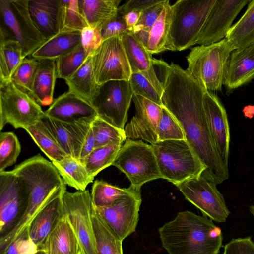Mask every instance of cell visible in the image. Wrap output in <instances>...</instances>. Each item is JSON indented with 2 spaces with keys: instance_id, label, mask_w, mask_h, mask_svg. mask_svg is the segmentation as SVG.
<instances>
[{
  "instance_id": "1",
  "label": "cell",
  "mask_w": 254,
  "mask_h": 254,
  "mask_svg": "<svg viewBox=\"0 0 254 254\" xmlns=\"http://www.w3.org/2000/svg\"><path fill=\"white\" fill-rule=\"evenodd\" d=\"M162 80V106L181 126L186 140L206 166L202 175L216 185L229 177L226 167L215 147L204 106L205 90L186 71L173 63L156 60Z\"/></svg>"
},
{
  "instance_id": "2",
  "label": "cell",
  "mask_w": 254,
  "mask_h": 254,
  "mask_svg": "<svg viewBox=\"0 0 254 254\" xmlns=\"http://www.w3.org/2000/svg\"><path fill=\"white\" fill-rule=\"evenodd\" d=\"M20 178L29 193L27 208L17 224L0 237V250H5L13 241L27 231L34 218L46 204L66 184L52 162L40 154L31 157L12 170Z\"/></svg>"
},
{
  "instance_id": "3",
  "label": "cell",
  "mask_w": 254,
  "mask_h": 254,
  "mask_svg": "<svg viewBox=\"0 0 254 254\" xmlns=\"http://www.w3.org/2000/svg\"><path fill=\"white\" fill-rule=\"evenodd\" d=\"M158 233L168 254H218L224 247L221 228L208 217L189 210L179 212Z\"/></svg>"
},
{
  "instance_id": "4",
  "label": "cell",
  "mask_w": 254,
  "mask_h": 254,
  "mask_svg": "<svg viewBox=\"0 0 254 254\" xmlns=\"http://www.w3.org/2000/svg\"><path fill=\"white\" fill-rule=\"evenodd\" d=\"M234 49L226 38L191 49L186 71L207 91H221L229 58Z\"/></svg>"
},
{
  "instance_id": "5",
  "label": "cell",
  "mask_w": 254,
  "mask_h": 254,
  "mask_svg": "<svg viewBox=\"0 0 254 254\" xmlns=\"http://www.w3.org/2000/svg\"><path fill=\"white\" fill-rule=\"evenodd\" d=\"M152 146L162 179L176 186L206 170L186 140L157 141Z\"/></svg>"
},
{
  "instance_id": "6",
  "label": "cell",
  "mask_w": 254,
  "mask_h": 254,
  "mask_svg": "<svg viewBox=\"0 0 254 254\" xmlns=\"http://www.w3.org/2000/svg\"><path fill=\"white\" fill-rule=\"evenodd\" d=\"M216 0H179L171 5L170 38L175 51L196 44Z\"/></svg>"
},
{
  "instance_id": "7",
  "label": "cell",
  "mask_w": 254,
  "mask_h": 254,
  "mask_svg": "<svg viewBox=\"0 0 254 254\" xmlns=\"http://www.w3.org/2000/svg\"><path fill=\"white\" fill-rule=\"evenodd\" d=\"M28 4V0H0V37L17 41L24 58L46 41L33 23Z\"/></svg>"
},
{
  "instance_id": "8",
  "label": "cell",
  "mask_w": 254,
  "mask_h": 254,
  "mask_svg": "<svg viewBox=\"0 0 254 254\" xmlns=\"http://www.w3.org/2000/svg\"><path fill=\"white\" fill-rule=\"evenodd\" d=\"M112 165L123 172L138 189L146 182L162 178L151 145L140 140L126 139Z\"/></svg>"
},
{
  "instance_id": "9",
  "label": "cell",
  "mask_w": 254,
  "mask_h": 254,
  "mask_svg": "<svg viewBox=\"0 0 254 254\" xmlns=\"http://www.w3.org/2000/svg\"><path fill=\"white\" fill-rule=\"evenodd\" d=\"M45 115L35 100L11 80L0 83V129L9 124L24 129L41 121Z\"/></svg>"
},
{
  "instance_id": "10",
  "label": "cell",
  "mask_w": 254,
  "mask_h": 254,
  "mask_svg": "<svg viewBox=\"0 0 254 254\" xmlns=\"http://www.w3.org/2000/svg\"><path fill=\"white\" fill-rule=\"evenodd\" d=\"M133 95L129 80H111L99 85L91 104L98 117L124 130Z\"/></svg>"
},
{
  "instance_id": "11",
  "label": "cell",
  "mask_w": 254,
  "mask_h": 254,
  "mask_svg": "<svg viewBox=\"0 0 254 254\" xmlns=\"http://www.w3.org/2000/svg\"><path fill=\"white\" fill-rule=\"evenodd\" d=\"M64 211L78 240L82 254H96L92 214L94 208L91 193L86 190L63 196Z\"/></svg>"
},
{
  "instance_id": "12",
  "label": "cell",
  "mask_w": 254,
  "mask_h": 254,
  "mask_svg": "<svg viewBox=\"0 0 254 254\" xmlns=\"http://www.w3.org/2000/svg\"><path fill=\"white\" fill-rule=\"evenodd\" d=\"M97 83L111 80H129L132 72L121 36L103 40L91 54Z\"/></svg>"
},
{
  "instance_id": "13",
  "label": "cell",
  "mask_w": 254,
  "mask_h": 254,
  "mask_svg": "<svg viewBox=\"0 0 254 254\" xmlns=\"http://www.w3.org/2000/svg\"><path fill=\"white\" fill-rule=\"evenodd\" d=\"M29 193L13 170L0 172V237L10 231L24 214Z\"/></svg>"
},
{
  "instance_id": "14",
  "label": "cell",
  "mask_w": 254,
  "mask_h": 254,
  "mask_svg": "<svg viewBox=\"0 0 254 254\" xmlns=\"http://www.w3.org/2000/svg\"><path fill=\"white\" fill-rule=\"evenodd\" d=\"M177 187L203 216L217 223L226 221L230 211L214 182L201 175L186 180Z\"/></svg>"
},
{
  "instance_id": "15",
  "label": "cell",
  "mask_w": 254,
  "mask_h": 254,
  "mask_svg": "<svg viewBox=\"0 0 254 254\" xmlns=\"http://www.w3.org/2000/svg\"><path fill=\"white\" fill-rule=\"evenodd\" d=\"M128 192L111 205L95 208L110 227L123 241L134 233L139 219L142 199L140 189L130 185Z\"/></svg>"
},
{
  "instance_id": "16",
  "label": "cell",
  "mask_w": 254,
  "mask_h": 254,
  "mask_svg": "<svg viewBox=\"0 0 254 254\" xmlns=\"http://www.w3.org/2000/svg\"><path fill=\"white\" fill-rule=\"evenodd\" d=\"M250 0H216L200 32L196 44L209 45L225 38L232 23Z\"/></svg>"
},
{
  "instance_id": "17",
  "label": "cell",
  "mask_w": 254,
  "mask_h": 254,
  "mask_svg": "<svg viewBox=\"0 0 254 254\" xmlns=\"http://www.w3.org/2000/svg\"><path fill=\"white\" fill-rule=\"evenodd\" d=\"M132 99L135 113L124 129L126 137L145 141L152 145L158 141L157 131L162 106L137 95H133Z\"/></svg>"
},
{
  "instance_id": "18",
  "label": "cell",
  "mask_w": 254,
  "mask_h": 254,
  "mask_svg": "<svg viewBox=\"0 0 254 254\" xmlns=\"http://www.w3.org/2000/svg\"><path fill=\"white\" fill-rule=\"evenodd\" d=\"M203 106L215 147L224 166L228 168L230 133L226 109L215 94L207 91L203 96Z\"/></svg>"
},
{
  "instance_id": "19",
  "label": "cell",
  "mask_w": 254,
  "mask_h": 254,
  "mask_svg": "<svg viewBox=\"0 0 254 254\" xmlns=\"http://www.w3.org/2000/svg\"><path fill=\"white\" fill-rule=\"evenodd\" d=\"M41 122L68 156L79 160L81 151L93 122L66 123L47 116Z\"/></svg>"
},
{
  "instance_id": "20",
  "label": "cell",
  "mask_w": 254,
  "mask_h": 254,
  "mask_svg": "<svg viewBox=\"0 0 254 254\" xmlns=\"http://www.w3.org/2000/svg\"><path fill=\"white\" fill-rule=\"evenodd\" d=\"M45 114L66 123L93 122L98 117L91 103L68 91L54 100Z\"/></svg>"
},
{
  "instance_id": "21",
  "label": "cell",
  "mask_w": 254,
  "mask_h": 254,
  "mask_svg": "<svg viewBox=\"0 0 254 254\" xmlns=\"http://www.w3.org/2000/svg\"><path fill=\"white\" fill-rule=\"evenodd\" d=\"M121 39L132 73L142 74L162 96L163 84L155 72L152 55L133 32H125L121 35Z\"/></svg>"
},
{
  "instance_id": "22",
  "label": "cell",
  "mask_w": 254,
  "mask_h": 254,
  "mask_svg": "<svg viewBox=\"0 0 254 254\" xmlns=\"http://www.w3.org/2000/svg\"><path fill=\"white\" fill-rule=\"evenodd\" d=\"M254 78V43L234 50L229 58L224 85L227 95Z\"/></svg>"
},
{
  "instance_id": "23",
  "label": "cell",
  "mask_w": 254,
  "mask_h": 254,
  "mask_svg": "<svg viewBox=\"0 0 254 254\" xmlns=\"http://www.w3.org/2000/svg\"><path fill=\"white\" fill-rule=\"evenodd\" d=\"M28 6L34 24L46 40L61 31V0H28Z\"/></svg>"
},
{
  "instance_id": "24",
  "label": "cell",
  "mask_w": 254,
  "mask_h": 254,
  "mask_svg": "<svg viewBox=\"0 0 254 254\" xmlns=\"http://www.w3.org/2000/svg\"><path fill=\"white\" fill-rule=\"evenodd\" d=\"M38 250L47 254H82L78 240L66 215L64 213Z\"/></svg>"
},
{
  "instance_id": "25",
  "label": "cell",
  "mask_w": 254,
  "mask_h": 254,
  "mask_svg": "<svg viewBox=\"0 0 254 254\" xmlns=\"http://www.w3.org/2000/svg\"><path fill=\"white\" fill-rule=\"evenodd\" d=\"M66 190L65 188L53 197L31 222L28 235L37 246L45 240L63 215V196Z\"/></svg>"
},
{
  "instance_id": "26",
  "label": "cell",
  "mask_w": 254,
  "mask_h": 254,
  "mask_svg": "<svg viewBox=\"0 0 254 254\" xmlns=\"http://www.w3.org/2000/svg\"><path fill=\"white\" fill-rule=\"evenodd\" d=\"M38 61L30 96L40 106L50 105L53 102L56 81V60Z\"/></svg>"
},
{
  "instance_id": "27",
  "label": "cell",
  "mask_w": 254,
  "mask_h": 254,
  "mask_svg": "<svg viewBox=\"0 0 254 254\" xmlns=\"http://www.w3.org/2000/svg\"><path fill=\"white\" fill-rule=\"evenodd\" d=\"M81 31L63 30L45 41L31 55L37 60H56L72 51L81 44Z\"/></svg>"
},
{
  "instance_id": "28",
  "label": "cell",
  "mask_w": 254,
  "mask_h": 254,
  "mask_svg": "<svg viewBox=\"0 0 254 254\" xmlns=\"http://www.w3.org/2000/svg\"><path fill=\"white\" fill-rule=\"evenodd\" d=\"M121 2V0H78V5L87 25L102 29L117 17Z\"/></svg>"
},
{
  "instance_id": "29",
  "label": "cell",
  "mask_w": 254,
  "mask_h": 254,
  "mask_svg": "<svg viewBox=\"0 0 254 254\" xmlns=\"http://www.w3.org/2000/svg\"><path fill=\"white\" fill-rule=\"evenodd\" d=\"M172 17L171 5L169 0H166L160 15L149 32L144 46L151 55L166 50L175 51L170 38Z\"/></svg>"
},
{
  "instance_id": "30",
  "label": "cell",
  "mask_w": 254,
  "mask_h": 254,
  "mask_svg": "<svg viewBox=\"0 0 254 254\" xmlns=\"http://www.w3.org/2000/svg\"><path fill=\"white\" fill-rule=\"evenodd\" d=\"M65 81L68 91L91 104L98 93L99 85L96 81L91 54L78 69Z\"/></svg>"
},
{
  "instance_id": "31",
  "label": "cell",
  "mask_w": 254,
  "mask_h": 254,
  "mask_svg": "<svg viewBox=\"0 0 254 254\" xmlns=\"http://www.w3.org/2000/svg\"><path fill=\"white\" fill-rule=\"evenodd\" d=\"M96 254H123V241L94 208L92 214Z\"/></svg>"
},
{
  "instance_id": "32",
  "label": "cell",
  "mask_w": 254,
  "mask_h": 254,
  "mask_svg": "<svg viewBox=\"0 0 254 254\" xmlns=\"http://www.w3.org/2000/svg\"><path fill=\"white\" fill-rule=\"evenodd\" d=\"M52 163L64 183L77 190H86L87 186L94 179L83 163L71 156H68L61 161Z\"/></svg>"
},
{
  "instance_id": "33",
  "label": "cell",
  "mask_w": 254,
  "mask_h": 254,
  "mask_svg": "<svg viewBox=\"0 0 254 254\" xmlns=\"http://www.w3.org/2000/svg\"><path fill=\"white\" fill-rule=\"evenodd\" d=\"M225 38L234 50L254 43V0L248 3L241 18L230 28Z\"/></svg>"
},
{
  "instance_id": "34",
  "label": "cell",
  "mask_w": 254,
  "mask_h": 254,
  "mask_svg": "<svg viewBox=\"0 0 254 254\" xmlns=\"http://www.w3.org/2000/svg\"><path fill=\"white\" fill-rule=\"evenodd\" d=\"M24 58L22 47L17 41L0 37V83L10 80Z\"/></svg>"
},
{
  "instance_id": "35",
  "label": "cell",
  "mask_w": 254,
  "mask_h": 254,
  "mask_svg": "<svg viewBox=\"0 0 254 254\" xmlns=\"http://www.w3.org/2000/svg\"><path fill=\"white\" fill-rule=\"evenodd\" d=\"M25 130L52 162L61 161L68 156L41 121Z\"/></svg>"
},
{
  "instance_id": "36",
  "label": "cell",
  "mask_w": 254,
  "mask_h": 254,
  "mask_svg": "<svg viewBox=\"0 0 254 254\" xmlns=\"http://www.w3.org/2000/svg\"><path fill=\"white\" fill-rule=\"evenodd\" d=\"M122 144H110L95 148L83 160V163L93 178L102 170L112 165Z\"/></svg>"
},
{
  "instance_id": "37",
  "label": "cell",
  "mask_w": 254,
  "mask_h": 254,
  "mask_svg": "<svg viewBox=\"0 0 254 254\" xmlns=\"http://www.w3.org/2000/svg\"><path fill=\"white\" fill-rule=\"evenodd\" d=\"M130 190L120 188L102 180H96L93 183L91 196L94 206L96 208L111 205Z\"/></svg>"
},
{
  "instance_id": "38",
  "label": "cell",
  "mask_w": 254,
  "mask_h": 254,
  "mask_svg": "<svg viewBox=\"0 0 254 254\" xmlns=\"http://www.w3.org/2000/svg\"><path fill=\"white\" fill-rule=\"evenodd\" d=\"M92 129L96 140V148L110 144H122L126 140L124 130L120 129L97 117L92 122Z\"/></svg>"
},
{
  "instance_id": "39",
  "label": "cell",
  "mask_w": 254,
  "mask_h": 254,
  "mask_svg": "<svg viewBox=\"0 0 254 254\" xmlns=\"http://www.w3.org/2000/svg\"><path fill=\"white\" fill-rule=\"evenodd\" d=\"M89 55L81 44L72 51L56 59L57 78L65 80L70 77L82 65Z\"/></svg>"
},
{
  "instance_id": "40",
  "label": "cell",
  "mask_w": 254,
  "mask_h": 254,
  "mask_svg": "<svg viewBox=\"0 0 254 254\" xmlns=\"http://www.w3.org/2000/svg\"><path fill=\"white\" fill-rule=\"evenodd\" d=\"M21 151V145L16 135L12 132L0 133V172L13 165Z\"/></svg>"
},
{
  "instance_id": "41",
  "label": "cell",
  "mask_w": 254,
  "mask_h": 254,
  "mask_svg": "<svg viewBox=\"0 0 254 254\" xmlns=\"http://www.w3.org/2000/svg\"><path fill=\"white\" fill-rule=\"evenodd\" d=\"M165 1L161 0L141 12L138 22L133 29L132 32L144 46L147 42L149 32L160 15Z\"/></svg>"
},
{
  "instance_id": "42",
  "label": "cell",
  "mask_w": 254,
  "mask_h": 254,
  "mask_svg": "<svg viewBox=\"0 0 254 254\" xmlns=\"http://www.w3.org/2000/svg\"><path fill=\"white\" fill-rule=\"evenodd\" d=\"M62 7L61 30L81 31L87 26L80 13L78 0H61Z\"/></svg>"
},
{
  "instance_id": "43",
  "label": "cell",
  "mask_w": 254,
  "mask_h": 254,
  "mask_svg": "<svg viewBox=\"0 0 254 254\" xmlns=\"http://www.w3.org/2000/svg\"><path fill=\"white\" fill-rule=\"evenodd\" d=\"M38 61L31 57L25 58L13 72L10 80L20 90L31 93L32 85Z\"/></svg>"
},
{
  "instance_id": "44",
  "label": "cell",
  "mask_w": 254,
  "mask_h": 254,
  "mask_svg": "<svg viewBox=\"0 0 254 254\" xmlns=\"http://www.w3.org/2000/svg\"><path fill=\"white\" fill-rule=\"evenodd\" d=\"M158 141L186 140L183 129L171 113L162 106L158 127Z\"/></svg>"
},
{
  "instance_id": "45",
  "label": "cell",
  "mask_w": 254,
  "mask_h": 254,
  "mask_svg": "<svg viewBox=\"0 0 254 254\" xmlns=\"http://www.w3.org/2000/svg\"><path fill=\"white\" fill-rule=\"evenodd\" d=\"M129 81L134 95L141 96L162 106V96L142 74L132 73Z\"/></svg>"
},
{
  "instance_id": "46",
  "label": "cell",
  "mask_w": 254,
  "mask_h": 254,
  "mask_svg": "<svg viewBox=\"0 0 254 254\" xmlns=\"http://www.w3.org/2000/svg\"><path fill=\"white\" fill-rule=\"evenodd\" d=\"M81 45L88 53H92L101 44L103 40L101 29L86 26L81 31Z\"/></svg>"
},
{
  "instance_id": "47",
  "label": "cell",
  "mask_w": 254,
  "mask_h": 254,
  "mask_svg": "<svg viewBox=\"0 0 254 254\" xmlns=\"http://www.w3.org/2000/svg\"><path fill=\"white\" fill-rule=\"evenodd\" d=\"M223 254H254V242L251 236L232 239L224 246Z\"/></svg>"
},
{
  "instance_id": "48",
  "label": "cell",
  "mask_w": 254,
  "mask_h": 254,
  "mask_svg": "<svg viewBox=\"0 0 254 254\" xmlns=\"http://www.w3.org/2000/svg\"><path fill=\"white\" fill-rule=\"evenodd\" d=\"M127 27L123 20L122 15L118 14L116 18L110 21L101 29L102 40L118 36H121L128 31Z\"/></svg>"
},
{
  "instance_id": "49",
  "label": "cell",
  "mask_w": 254,
  "mask_h": 254,
  "mask_svg": "<svg viewBox=\"0 0 254 254\" xmlns=\"http://www.w3.org/2000/svg\"><path fill=\"white\" fill-rule=\"evenodd\" d=\"M161 0H130L119 6L118 13L124 15L131 11L142 12Z\"/></svg>"
},
{
  "instance_id": "50",
  "label": "cell",
  "mask_w": 254,
  "mask_h": 254,
  "mask_svg": "<svg viewBox=\"0 0 254 254\" xmlns=\"http://www.w3.org/2000/svg\"><path fill=\"white\" fill-rule=\"evenodd\" d=\"M96 148V140L91 128L90 129L83 145L79 161L82 163L84 159Z\"/></svg>"
},
{
  "instance_id": "51",
  "label": "cell",
  "mask_w": 254,
  "mask_h": 254,
  "mask_svg": "<svg viewBox=\"0 0 254 254\" xmlns=\"http://www.w3.org/2000/svg\"><path fill=\"white\" fill-rule=\"evenodd\" d=\"M141 13L138 11H131L122 15V18L126 24L128 31L132 32L133 28L139 20Z\"/></svg>"
},
{
  "instance_id": "52",
  "label": "cell",
  "mask_w": 254,
  "mask_h": 254,
  "mask_svg": "<svg viewBox=\"0 0 254 254\" xmlns=\"http://www.w3.org/2000/svg\"><path fill=\"white\" fill-rule=\"evenodd\" d=\"M249 210L254 217V205L250 206Z\"/></svg>"
},
{
  "instance_id": "53",
  "label": "cell",
  "mask_w": 254,
  "mask_h": 254,
  "mask_svg": "<svg viewBox=\"0 0 254 254\" xmlns=\"http://www.w3.org/2000/svg\"><path fill=\"white\" fill-rule=\"evenodd\" d=\"M36 254H47L42 250H38Z\"/></svg>"
}]
</instances>
